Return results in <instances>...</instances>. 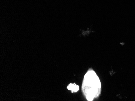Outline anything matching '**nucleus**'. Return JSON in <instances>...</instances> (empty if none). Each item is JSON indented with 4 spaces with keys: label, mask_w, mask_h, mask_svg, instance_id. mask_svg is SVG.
Returning <instances> with one entry per match:
<instances>
[{
    "label": "nucleus",
    "mask_w": 135,
    "mask_h": 101,
    "mask_svg": "<svg viewBox=\"0 0 135 101\" xmlns=\"http://www.w3.org/2000/svg\"><path fill=\"white\" fill-rule=\"evenodd\" d=\"M82 89L88 101H93L100 96L101 83L94 71L89 70L84 76Z\"/></svg>",
    "instance_id": "nucleus-1"
},
{
    "label": "nucleus",
    "mask_w": 135,
    "mask_h": 101,
    "mask_svg": "<svg viewBox=\"0 0 135 101\" xmlns=\"http://www.w3.org/2000/svg\"><path fill=\"white\" fill-rule=\"evenodd\" d=\"M79 86L75 83H70L67 87V89L73 92H76L79 89Z\"/></svg>",
    "instance_id": "nucleus-2"
}]
</instances>
